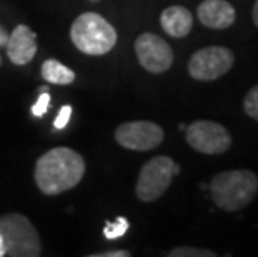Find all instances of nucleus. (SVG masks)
<instances>
[{
    "label": "nucleus",
    "instance_id": "obj_1",
    "mask_svg": "<svg viewBox=\"0 0 258 257\" xmlns=\"http://www.w3.org/2000/svg\"><path fill=\"white\" fill-rule=\"evenodd\" d=\"M85 174V162L79 152L69 147H55L38 157L35 184L45 195H58L74 189Z\"/></svg>",
    "mask_w": 258,
    "mask_h": 257
},
{
    "label": "nucleus",
    "instance_id": "obj_2",
    "mask_svg": "<svg viewBox=\"0 0 258 257\" xmlns=\"http://www.w3.org/2000/svg\"><path fill=\"white\" fill-rule=\"evenodd\" d=\"M258 192V176L248 169H235L217 174L212 179L210 195L222 211L237 212L245 209Z\"/></svg>",
    "mask_w": 258,
    "mask_h": 257
},
{
    "label": "nucleus",
    "instance_id": "obj_3",
    "mask_svg": "<svg viewBox=\"0 0 258 257\" xmlns=\"http://www.w3.org/2000/svg\"><path fill=\"white\" fill-rule=\"evenodd\" d=\"M70 39L74 45L87 56H103L117 43V30L102 15L85 12L74 20Z\"/></svg>",
    "mask_w": 258,
    "mask_h": 257
},
{
    "label": "nucleus",
    "instance_id": "obj_4",
    "mask_svg": "<svg viewBox=\"0 0 258 257\" xmlns=\"http://www.w3.org/2000/svg\"><path fill=\"white\" fill-rule=\"evenodd\" d=\"M0 237L5 244V255L38 257L42 244L30 219L22 214H5L0 217Z\"/></svg>",
    "mask_w": 258,
    "mask_h": 257
},
{
    "label": "nucleus",
    "instance_id": "obj_5",
    "mask_svg": "<svg viewBox=\"0 0 258 257\" xmlns=\"http://www.w3.org/2000/svg\"><path fill=\"white\" fill-rule=\"evenodd\" d=\"M175 176V162L168 156H157L144 164L137 179L135 194L142 202H155L167 192Z\"/></svg>",
    "mask_w": 258,
    "mask_h": 257
},
{
    "label": "nucleus",
    "instance_id": "obj_6",
    "mask_svg": "<svg viewBox=\"0 0 258 257\" xmlns=\"http://www.w3.org/2000/svg\"><path fill=\"white\" fill-rule=\"evenodd\" d=\"M235 56L227 47L212 45L197 50L188 60V74L195 80L212 82L223 77L233 67Z\"/></svg>",
    "mask_w": 258,
    "mask_h": 257
},
{
    "label": "nucleus",
    "instance_id": "obj_7",
    "mask_svg": "<svg viewBox=\"0 0 258 257\" xmlns=\"http://www.w3.org/2000/svg\"><path fill=\"white\" fill-rule=\"evenodd\" d=\"M185 137L191 149L207 156L223 154L232 145V135L228 130L212 120H195L186 127Z\"/></svg>",
    "mask_w": 258,
    "mask_h": 257
},
{
    "label": "nucleus",
    "instance_id": "obj_8",
    "mask_svg": "<svg viewBox=\"0 0 258 257\" xmlns=\"http://www.w3.org/2000/svg\"><path fill=\"white\" fill-rule=\"evenodd\" d=\"M115 140L128 150L147 152L163 142V129L150 120L125 122L115 129Z\"/></svg>",
    "mask_w": 258,
    "mask_h": 257
},
{
    "label": "nucleus",
    "instance_id": "obj_9",
    "mask_svg": "<svg viewBox=\"0 0 258 257\" xmlns=\"http://www.w3.org/2000/svg\"><path fill=\"white\" fill-rule=\"evenodd\" d=\"M135 54L140 65L152 74H163L172 67L173 50L167 40L152 32H145L137 37Z\"/></svg>",
    "mask_w": 258,
    "mask_h": 257
},
{
    "label": "nucleus",
    "instance_id": "obj_10",
    "mask_svg": "<svg viewBox=\"0 0 258 257\" xmlns=\"http://www.w3.org/2000/svg\"><path fill=\"white\" fill-rule=\"evenodd\" d=\"M197 17L200 24L208 29L223 30L228 29L237 20V12L235 7L227 0H205L197 9Z\"/></svg>",
    "mask_w": 258,
    "mask_h": 257
},
{
    "label": "nucleus",
    "instance_id": "obj_11",
    "mask_svg": "<svg viewBox=\"0 0 258 257\" xmlns=\"http://www.w3.org/2000/svg\"><path fill=\"white\" fill-rule=\"evenodd\" d=\"M35 34L29 27L20 24L12 30V34L9 35L7 43V56L10 62L15 65H25L29 64L37 54V39Z\"/></svg>",
    "mask_w": 258,
    "mask_h": 257
},
{
    "label": "nucleus",
    "instance_id": "obj_12",
    "mask_svg": "<svg viewBox=\"0 0 258 257\" xmlns=\"http://www.w3.org/2000/svg\"><path fill=\"white\" fill-rule=\"evenodd\" d=\"M160 25L167 35L173 37V39H183L191 32L194 15L186 7L172 5V7H167L162 12Z\"/></svg>",
    "mask_w": 258,
    "mask_h": 257
},
{
    "label": "nucleus",
    "instance_id": "obj_13",
    "mask_svg": "<svg viewBox=\"0 0 258 257\" xmlns=\"http://www.w3.org/2000/svg\"><path fill=\"white\" fill-rule=\"evenodd\" d=\"M42 77L48 84L53 85H69L75 80V72L67 65L55 59H48L42 64Z\"/></svg>",
    "mask_w": 258,
    "mask_h": 257
},
{
    "label": "nucleus",
    "instance_id": "obj_14",
    "mask_svg": "<svg viewBox=\"0 0 258 257\" xmlns=\"http://www.w3.org/2000/svg\"><path fill=\"white\" fill-rule=\"evenodd\" d=\"M128 231V221L125 217H117L113 222H107L105 227H103V236L105 239H120L125 236Z\"/></svg>",
    "mask_w": 258,
    "mask_h": 257
},
{
    "label": "nucleus",
    "instance_id": "obj_15",
    "mask_svg": "<svg viewBox=\"0 0 258 257\" xmlns=\"http://www.w3.org/2000/svg\"><path fill=\"white\" fill-rule=\"evenodd\" d=\"M243 111L248 117L258 122V85L251 87L243 99Z\"/></svg>",
    "mask_w": 258,
    "mask_h": 257
},
{
    "label": "nucleus",
    "instance_id": "obj_16",
    "mask_svg": "<svg viewBox=\"0 0 258 257\" xmlns=\"http://www.w3.org/2000/svg\"><path fill=\"white\" fill-rule=\"evenodd\" d=\"M168 257H215V252L199 247H175L167 254Z\"/></svg>",
    "mask_w": 258,
    "mask_h": 257
},
{
    "label": "nucleus",
    "instance_id": "obj_17",
    "mask_svg": "<svg viewBox=\"0 0 258 257\" xmlns=\"http://www.w3.org/2000/svg\"><path fill=\"white\" fill-rule=\"evenodd\" d=\"M48 106H50V94H48V92H42V94L38 95L37 102L32 106V114H34L35 117H43L48 111Z\"/></svg>",
    "mask_w": 258,
    "mask_h": 257
},
{
    "label": "nucleus",
    "instance_id": "obj_18",
    "mask_svg": "<svg viewBox=\"0 0 258 257\" xmlns=\"http://www.w3.org/2000/svg\"><path fill=\"white\" fill-rule=\"evenodd\" d=\"M70 117H72V107L70 106H63L62 109H60L58 116L55 117V122H53V127H55L57 130H62L67 127L69 120Z\"/></svg>",
    "mask_w": 258,
    "mask_h": 257
},
{
    "label": "nucleus",
    "instance_id": "obj_19",
    "mask_svg": "<svg viewBox=\"0 0 258 257\" xmlns=\"http://www.w3.org/2000/svg\"><path fill=\"white\" fill-rule=\"evenodd\" d=\"M92 257H130L128 250H113V252H103V254H93Z\"/></svg>",
    "mask_w": 258,
    "mask_h": 257
},
{
    "label": "nucleus",
    "instance_id": "obj_20",
    "mask_svg": "<svg viewBox=\"0 0 258 257\" xmlns=\"http://www.w3.org/2000/svg\"><path fill=\"white\" fill-rule=\"evenodd\" d=\"M251 19H253V24L258 27V0L253 5V10H251Z\"/></svg>",
    "mask_w": 258,
    "mask_h": 257
},
{
    "label": "nucleus",
    "instance_id": "obj_21",
    "mask_svg": "<svg viewBox=\"0 0 258 257\" xmlns=\"http://www.w3.org/2000/svg\"><path fill=\"white\" fill-rule=\"evenodd\" d=\"M7 39H9L7 32H5L2 27H0V47H4L5 43H7Z\"/></svg>",
    "mask_w": 258,
    "mask_h": 257
},
{
    "label": "nucleus",
    "instance_id": "obj_22",
    "mask_svg": "<svg viewBox=\"0 0 258 257\" xmlns=\"http://www.w3.org/2000/svg\"><path fill=\"white\" fill-rule=\"evenodd\" d=\"M5 255V244H4V239L0 237V257Z\"/></svg>",
    "mask_w": 258,
    "mask_h": 257
},
{
    "label": "nucleus",
    "instance_id": "obj_23",
    "mask_svg": "<svg viewBox=\"0 0 258 257\" xmlns=\"http://www.w3.org/2000/svg\"><path fill=\"white\" fill-rule=\"evenodd\" d=\"M90 2H98V0H90Z\"/></svg>",
    "mask_w": 258,
    "mask_h": 257
},
{
    "label": "nucleus",
    "instance_id": "obj_24",
    "mask_svg": "<svg viewBox=\"0 0 258 257\" xmlns=\"http://www.w3.org/2000/svg\"><path fill=\"white\" fill-rule=\"evenodd\" d=\"M0 64H2V59H0Z\"/></svg>",
    "mask_w": 258,
    "mask_h": 257
}]
</instances>
